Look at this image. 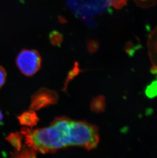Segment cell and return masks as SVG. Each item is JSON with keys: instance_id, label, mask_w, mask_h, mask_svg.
<instances>
[{"instance_id": "obj_10", "label": "cell", "mask_w": 157, "mask_h": 158, "mask_svg": "<svg viewBox=\"0 0 157 158\" xmlns=\"http://www.w3.org/2000/svg\"><path fill=\"white\" fill-rule=\"evenodd\" d=\"M84 3L83 0H66L67 6L78 18L80 15Z\"/></svg>"}, {"instance_id": "obj_15", "label": "cell", "mask_w": 157, "mask_h": 158, "mask_svg": "<svg viewBox=\"0 0 157 158\" xmlns=\"http://www.w3.org/2000/svg\"><path fill=\"white\" fill-rule=\"evenodd\" d=\"M111 6L115 8L116 9H120L125 6L128 0H109Z\"/></svg>"}, {"instance_id": "obj_13", "label": "cell", "mask_w": 157, "mask_h": 158, "mask_svg": "<svg viewBox=\"0 0 157 158\" xmlns=\"http://www.w3.org/2000/svg\"><path fill=\"white\" fill-rule=\"evenodd\" d=\"M78 18L80 19H81L82 22L86 26H87L88 27L92 28H95L97 27V23H96V22L90 17L81 16Z\"/></svg>"}, {"instance_id": "obj_19", "label": "cell", "mask_w": 157, "mask_h": 158, "mask_svg": "<svg viewBox=\"0 0 157 158\" xmlns=\"http://www.w3.org/2000/svg\"><path fill=\"white\" fill-rule=\"evenodd\" d=\"M156 81H157V80H156Z\"/></svg>"}, {"instance_id": "obj_12", "label": "cell", "mask_w": 157, "mask_h": 158, "mask_svg": "<svg viewBox=\"0 0 157 158\" xmlns=\"http://www.w3.org/2000/svg\"><path fill=\"white\" fill-rule=\"evenodd\" d=\"M145 95L150 98H153L157 96V81H153L147 86L145 90Z\"/></svg>"}, {"instance_id": "obj_5", "label": "cell", "mask_w": 157, "mask_h": 158, "mask_svg": "<svg viewBox=\"0 0 157 158\" xmlns=\"http://www.w3.org/2000/svg\"><path fill=\"white\" fill-rule=\"evenodd\" d=\"M19 123L25 127H34L38 123L39 118L35 111L31 109L25 111L18 117Z\"/></svg>"}, {"instance_id": "obj_2", "label": "cell", "mask_w": 157, "mask_h": 158, "mask_svg": "<svg viewBox=\"0 0 157 158\" xmlns=\"http://www.w3.org/2000/svg\"><path fill=\"white\" fill-rule=\"evenodd\" d=\"M63 131L66 148L79 146L89 151L95 148L99 143L98 127L87 122L67 118L63 126Z\"/></svg>"}, {"instance_id": "obj_3", "label": "cell", "mask_w": 157, "mask_h": 158, "mask_svg": "<svg viewBox=\"0 0 157 158\" xmlns=\"http://www.w3.org/2000/svg\"><path fill=\"white\" fill-rule=\"evenodd\" d=\"M18 68L25 76H32L41 67L42 58L34 50L24 49L18 53L16 59Z\"/></svg>"}, {"instance_id": "obj_9", "label": "cell", "mask_w": 157, "mask_h": 158, "mask_svg": "<svg viewBox=\"0 0 157 158\" xmlns=\"http://www.w3.org/2000/svg\"><path fill=\"white\" fill-rule=\"evenodd\" d=\"M88 3L99 14L110 11L111 4L109 0H89Z\"/></svg>"}, {"instance_id": "obj_14", "label": "cell", "mask_w": 157, "mask_h": 158, "mask_svg": "<svg viewBox=\"0 0 157 158\" xmlns=\"http://www.w3.org/2000/svg\"><path fill=\"white\" fill-rule=\"evenodd\" d=\"M80 72V68L78 67V63L76 62L74 64V66L72 70L70 72V73L68 74V76L66 79V84L68 82V81L73 79L74 77L76 76L78 74V73Z\"/></svg>"}, {"instance_id": "obj_16", "label": "cell", "mask_w": 157, "mask_h": 158, "mask_svg": "<svg viewBox=\"0 0 157 158\" xmlns=\"http://www.w3.org/2000/svg\"><path fill=\"white\" fill-rule=\"evenodd\" d=\"M99 44L95 40H89L87 43V49L90 53H94L98 49Z\"/></svg>"}, {"instance_id": "obj_17", "label": "cell", "mask_w": 157, "mask_h": 158, "mask_svg": "<svg viewBox=\"0 0 157 158\" xmlns=\"http://www.w3.org/2000/svg\"><path fill=\"white\" fill-rule=\"evenodd\" d=\"M7 78V73L4 68L0 65V89L4 85Z\"/></svg>"}, {"instance_id": "obj_4", "label": "cell", "mask_w": 157, "mask_h": 158, "mask_svg": "<svg viewBox=\"0 0 157 158\" xmlns=\"http://www.w3.org/2000/svg\"><path fill=\"white\" fill-rule=\"evenodd\" d=\"M58 98L59 96L56 91L47 88H41L32 96L30 109L35 111L55 105L58 102Z\"/></svg>"}, {"instance_id": "obj_1", "label": "cell", "mask_w": 157, "mask_h": 158, "mask_svg": "<svg viewBox=\"0 0 157 158\" xmlns=\"http://www.w3.org/2000/svg\"><path fill=\"white\" fill-rule=\"evenodd\" d=\"M21 133L27 146L42 154L54 153L65 148L61 131L52 123L49 127L36 130L24 127Z\"/></svg>"}, {"instance_id": "obj_11", "label": "cell", "mask_w": 157, "mask_h": 158, "mask_svg": "<svg viewBox=\"0 0 157 158\" xmlns=\"http://www.w3.org/2000/svg\"><path fill=\"white\" fill-rule=\"evenodd\" d=\"M50 42L55 46H60L63 41V36L61 33L57 31H53L49 35Z\"/></svg>"}, {"instance_id": "obj_18", "label": "cell", "mask_w": 157, "mask_h": 158, "mask_svg": "<svg viewBox=\"0 0 157 158\" xmlns=\"http://www.w3.org/2000/svg\"><path fill=\"white\" fill-rule=\"evenodd\" d=\"M3 114L2 113L1 110H0V123H2V121L3 120Z\"/></svg>"}, {"instance_id": "obj_6", "label": "cell", "mask_w": 157, "mask_h": 158, "mask_svg": "<svg viewBox=\"0 0 157 158\" xmlns=\"http://www.w3.org/2000/svg\"><path fill=\"white\" fill-rule=\"evenodd\" d=\"M24 136L21 132H14L9 134L6 140L14 148L15 151H19L22 148Z\"/></svg>"}, {"instance_id": "obj_8", "label": "cell", "mask_w": 157, "mask_h": 158, "mask_svg": "<svg viewBox=\"0 0 157 158\" xmlns=\"http://www.w3.org/2000/svg\"><path fill=\"white\" fill-rule=\"evenodd\" d=\"M8 158H37L36 151L28 146H23L19 151L11 152Z\"/></svg>"}, {"instance_id": "obj_7", "label": "cell", "mask_w": 157, "mask_h": 158, "mask_svg": "<svg viewBox=\"0 0 157 158\" xmlns=\"http://www.w3.org/2000/svg\"><path fill=\"white\" fill-rule=\"evenodd\" d=\"M106 99L104 96L99 95L94 97L91 102V109L95 113H103L105 110Z\"/></svg>"}]
</instances>
